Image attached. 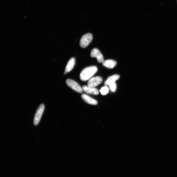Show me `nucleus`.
I'll return each instance as SVG.
<instances>
[{
	"instance_id": "39448f33",
	"label": "nucleus",
	"mask_w": 177,
	"mask_h": 177,
	"mask_svg": "<svg viewBox=\"0 0 177 177\" xmlns=\"http://www.w3.org/2000/svg\"><path fill=\"white\" fill-rule=\"evenodd\" d=\"M91 57H96L99 63L104 61V57L102 53L97 49L94 48L92 51Z\"/></svg>"
},
{
	"instance_id": "0eeeda50",
	"label": "nucleus",
	"mask_w": 177,
	"mask_h": 177,
	"mask_svg": "<svg viewBox=\"0 0 177 177\" xmlns=\"http://www.w3.org/2000/svg\"><path fill=\"white\" fill-rule=\"evenodd\" d=\"M82 89L88 94L97 95L99 93V91L97 88L88 86H84L82 87Z\"/></svg>"
},
{
	"instance_id": "6e6552de",
	"label": "nucleus",
	"mask_w": 177,
	"mask_h": 177,
	"mask_svg": "<svg viewBox=\"0 0 177 177\" xmlns=\"http://www.w3.org/2000/svg\"><path fill=\"white\" fill-rule=\"evenodd\" d=\"M120 75H114L111 76L108 78L105 81L104 84L105 86L109 85L111 84L114 83L117 80L120 79Z\"/></svg>"
},
{
	"instance_id": "f8f14e48",
	"label": "nucleus",
	"mask_w": 177,
	"mask_h": 177,
	"mask_svg": "<svg viewBox=\"0 0 177 177\" xmlns=\"http://www.w3.org/2000/svg\"><path fill=\"white\" fill-rule=\"evenodd\" d=\"M109 89L106 86L102 87L100 90V92L103 95H106L109 92Z\"/></svg>"
},
{
	"instance_id": "f257e3e1",
	"label": "nucleus",
	"mask_w": 177,
	"mask_h": 177,
	"mask_svg": "<svg viewBox=\"0 0 177 177\" xmlns=\"http://www.w3.org/2000/svg\"><path fill=\"white\" fill-rule=\"evenodd\" d=\"M98 68L96 66H92L87 67L82 71L80 78L82 81H86L89 80L97 72Z\"/></svg>"
},
{
	"instance_id": "9d476101",
	"label": "nucleus",
	"mask_w": 177,
	"mask_h": 177,
	"mask_svg": "<svg viewBox=\"0 0 177 177\" xmlns=\"http://www.w3.org/2000/svg\"><path fill=\"white\" fill-rule=\"evenodd\" d=\"M75 62V59L73 57L71 58L69 61L66 69H65V72L67 73L70 72L74 68Z\"/></svg>"
},
{
	"instance_id": "9b49d317",
	"label": "nucleus",
	"mask_w": 177,
	"mask_h": 177,
	"mask_svg": "<svg viewBox=\"0 0 177 177\" xmlns=\"http://www.w3.org/2000/svg\"><path fill=\"white\" fill-rule=\"evenodd\" d=\"M103 66L110 69H112L115 67L116 64V61L113 60H107L102 62Z\"/></svg>"
},
{
	"instance_id": "423d86ee",
	"label": "nucleus",
	"mask_w": 177,
	"mask_h": 177,
	"mask_svg": "<svg viewBox=\"0 0 177 177\" xmlns=\"http://www.w3.org/2000/svg\"><path fill=\"white\" fill-rule=\"evenodd\" d=\"M103 79L101 77L96 76L90 79L88 82V86L94 87L102 83Z\"/></svg>"
},
{
	"instance_id": "f03ea898",
	"label": "nucleus",
	"mask_w": 177,
	"mask_h": 177,
	"mask_svg": "<svg viewBox=\"0 0 177 177\" xmlns=\"http://www.w3.org/2000/svg\"><path fill=\"white\" fill-rule=\"evenodd\" d=\"M93 38V35L90 33L84 34L81 39L80 42V46L83 48H86L91 43Z\"/></svg>"
},
{
	"instance_id": "1a4fd4ad",
	"label": "nucleus",
	"mask_w": 177,
	"mask_h": 177,
	"mask_svg": "<svg viewBox=\"0 0 177 177\" xmlns=\"http://www.w3.org/2000/svg\"><path fill=\"white\" fill-rule=\"evenodd\" d=\"M82 98L87 103L93 105H96L98 104L97 100L92 98L86 94H82L81 96Z\"/></svg>"
},
{
	"instance_id": "20e7f679",
	"label": "nucleus",
	"mask_w": 177,
	"mask_h": 177,
	"mask_svg": "<svg viewBox=\"0 0 177 177\" xmlns=\"http://www.w3.org/2000/svg\"><path fill=\"white\" fill-rule=\"evenodd\" d=\"M67 85L73 90L77 92L82 93L83 92L82 88L80 85L75 81L70 79H68L66 81Z\"/></svg>"
},
{
	"instance_id": "7ed1b4c3",
	"label": "nucleus",
	"mask_w": 177,
	"mask_h": 177,
	"mask_svg": "<svg viewBox=\"0 0 177 177\" xmlns=\"http://www.w3.org/2000/svg\"><path fill=\"white\" fill-rule=\"evenodd\" d=\"M45 109L44 105L41 104L39 106L34 117V125H37L40 120Z\"/></svg>"
},
{
	"instance_id": "ddd939ff",
	"label": "nucleus",
	"mask_w": 177,
	"mask_h": 177,
	"mask_svg": "<svg viewBox=\"0 0 177 177\" xmlns=\"http://www.w3.org/2000/svg\"><path fill=\"white\" fill-rule=\"evenodd\" d=\"M111 91L112 92H114L116 90V85L115 83L109 85Z\"/></svg>"
}]
</instances>
